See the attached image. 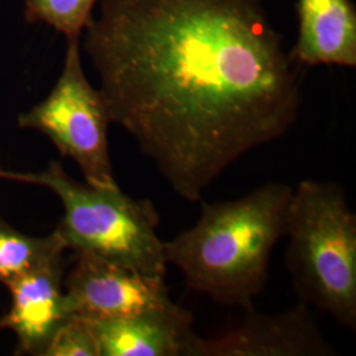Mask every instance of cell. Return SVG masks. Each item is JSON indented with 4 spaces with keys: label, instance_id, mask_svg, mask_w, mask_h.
Here are the masks:
<instances>
[{
    "label": "cell",
    "instance_id": "cell-9",
    "mask_svg": "<svg viewBox=\"0 0 356 356\" xmlns=\"http://www.w3.org/2000/svg\"><path fill=\"white\" fill-rule=\"evenodd\" d=\"M86 321L101 356H186L197 335L193 316L177 304L124 318Z\"/></svg>",
    "mask_w": 356,
    "mask_h": 356
},
{
    "label": "cell",
    "instance_id": "cell-1",
    "mask_svg": "<svg viewBox=\"0 0 356 356\" xmlns=\"http://www.w3.org/2000/svg\"><path fill=\"white\" fill-rule=\"evenodd\" d=\"M83 49L111 123L188 202L298 119L297 66L259 0H101Z\"/></svg>",
    "mask_w": 356,
    "mask_h": 356
},
{
    "label": "cell",
    "instance_id": "cell-5",
    "mask_svg": "<svg viewBox=\"0 0 356 356\" xmlns=\"http://www.w3.org/2000/svg\"><path fill=\"white\" fill-rule=\"evenodd\" d=\"M110 115L101 90L85 74L81 38H66L63 72L44 101L17 119L19 127L47 136L76 163L89 185L116 189L108 147Z\"/></svg>",
    "mask_w": 356,
    "mask_h": 356
},
{
    "label": "cell",
    "instance_id": "cell-13",
    "mask_svg": "<svg viewBox=\"0 0 356 356\" xmlns=\"http://www.w3.org/2000/svg\"><path fill=\"white\" fill-rule=\"evenodd\" d=\"M44 356H101L89 321L79 317L66 319L51 338Z\"/></svg>",
    "mask_w": 356,
    "mask_h": 356
},
{
    "label": "cell",
    "instance_id": "cell-7",
    "mask_svg": "<svg viewBox=\"0 0 356 356\" xmlns=\"http://www.w3.org/2000/svg\"><path fill=\"white\" fill-rule=\"evenodd\" d=\"M337 348L326 339L309 305L300 301L277 314L244 309L234 329L214 338L198 334L186 356H334Z\"/></svg>",
    "mask_w": 356,
    "mask_h": 356
},
{
    "label": "cell",
    "instance_id": "cell-10",
    "mask_svg": "<svg viewBox=\"0 0 356 356\" xmlns=\"http://www.w3.org/2000/svg\"><path fill=\"white\" fill-rule=\"evenodd\" d=\"M296 65L356 67V7L353 0H297Z\"/></svg>",
    "mask_w": 356,
    "mask_h": 356
},
{
    "label": "cell",
    "instance_id": "cell-3",
    "mask_svg": "<svg viewBox=\"0 0 356 356\" xmlns=\"http://www.w3.org/2000/svg\"><path fill=\"white\" fill-rule=\"evenodd\" d=\"M284 236L286 269L301 301L356 329V216L339 184L293 188Z\"/></svg>",
    "mask_w": 356,
    "mask_h": 356
},
{
    "label": "cell",
    "instance_id": "cell-11",
    "mask_svg": "<svg viewBox=\"0 0 356 356\" xmlns=\"http://www.w3.org/2000/svg\"><path fill=\"white\" fill-rule=\"evenodd\" d=\"M66 250L56 229L47 236H32L0 219V282L33 272L64 256Z\"/></svg>",
    "mask_w": 356,
    "mask_h": 356
},
{
    "label": "cell",
    "instance_id": "cell-12",
    "mask_svg": "<svg viewBox=\"0 0 356 356\" xmlns=\"http://www.w3.org/2000/svg\"><path fill=\"white\" fill-rule=\"evenodd\" d=\"M101 0H24L28 23H42L65 38H81L90 26L92 11Z\"/></svg>",
    "mask_w": 356,
    "mask_h": 356
},
{
    "label": "cell",
    "instance_id": "cell-2",
    "mask_svg": "<svg viewBox=\"0 0 356 356\" xmlns=\"http://www.w3.org/2000/svg\"><path fill=\"white\" fill-rule=\"evenodd\" d=\"M292 191L270 181L236 200L202 202L195 225L165 242L166 263L177 268L191 289L218 304L254 306L284 236Z\"/></svg>",
    "mask_w": 356,
    "mask_h": 356
},
{
    "label": "cell",
    "instance_id": "cell-8",
    "mask_svg": "<svg viewBox=\"0 0 356 356\" xmlns=\"http://www.w3.org/2000/svg\"><path fill=\"white\" fill-rule=\"evenodd\" d=\"M64 280L65 254L4 284L11 306L0 317V331L15 332V355L44 356L54 334L70 318Z\"/></svg>",
    "mask_w": 356,
    "mask_h": 356
},
{
    "label": "cell",
    "instance_id": "cell-4",
    "mask_svg": "<svg viewBox=\"0 0 356 356\" xmlns=\"http://www.w3.org/2000/svg\"><path fill=\"white\" fill-rule=\"evenodd\" d=\"M0 179L42 186L60 198L64 216L56 232L66 248L165 277V242L159 236L160 216L151 200L82 184L56 161L41 172L0 169Z\"/></svg>",
    "mask_w": 356,
    "mask_h": 356
},
{
    "label": "cell",
    "instance_id": "cell-6",
    "mask_svg": "<svg viewBox=\"0 0 356 356\" xmlns=\"http://www.w3.org/2000/svg\"><path fill=\"white\" fill-rule=\"evenodd\" d=\"M64 289L70 317L90 321L124 318L175 304L165 277L86 254H76Z\"/></svg>",
    "mask_w": 356,
    "mask_h": 356
}]
</instances>
